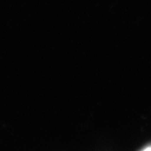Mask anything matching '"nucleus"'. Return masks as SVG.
<instances>
[{
    "mask_svg": "<svg viewBox=\"0 0 151 151\" xmlns=\"http://www.w3.org/2000/svg\"><path fill=\"white\" fill-rule=\"evenodd\" d=\"M143 151H151V148H148L145 149Z\"/></svg>",
    "mask_w": 151,
    "mask_h": 151,
    "instance_id": "nucleus-1",
    "label": "nucleus"
}]
</instances>
